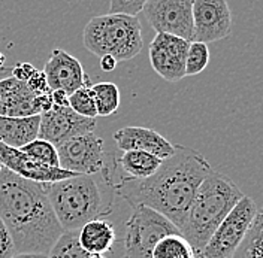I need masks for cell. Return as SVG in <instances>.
Returning a JSON list of instances; mask_svg holds the SVG:
<instances>
[{
  "instance_id": "6da1fadb",
  "label": "cell",
  "mask_w": 263,
  "mask_h": 258,
  "mask_svg": "<svg viewBox=\"0 0 263 258\" xmlns=\"http://www.w3.org/2000/svg\"><path fill=\"white\" fill-rule=\"evenodd\" d=\"M213 170L196 149L175 145L157 172L145 179H123L114 190L130 206L144 205L160 212L180 230L202 181Z\"/></svg>"
},
{
  "instance_id": "7a4b0ae2",
  "label": "cell",
  "mask_w": 263,
  "mask_h": 258,
  "mask_svg": "<svg viewBox=\"0 0 263 258\" xmlns=\"http://www.w3.org/2000/svg\"><path fill=\"white\" fill-rule=\"evenodd\" d=\"M0 220L16 254H48L65 231L51 208L44 184L18 176L0 164Z\"/></svg>"
},
{
  "instance_id": "3957f363",
  "label": "cell",
  "mask_w": 263,
  "mask_h": 258,
  "mask_svg": "<svg viewBox=\"0 0 263 258\" xmlns=\"http://www.w3.org/2000/svg\"><path fill=\"white\" fill-rule=\"evenodd\" d=\"M242 195L239 187L220 172L211 170L202 181L180 228L196 255Z\"/></svg>"
},
{
  "instance_id": "277c9868",
  "label": "cell",
  "mask_w": 263,
  "mask_h": 258,
  "mask_svg": "<svg viewBox=\"0 0 263 258\" xmlns=\"http://www.w3.org/2000/svg\"><path fill=\"white\" fill-rule=\"evenodd\" d=\"M54 215L63 230H80L105 213L103 199L91 175H75L44 184Z\"/></svg>"
},
{
  "instance_id": "5b68a950",
  "label": "cell",
  "mask_w": 263,
  "mask_h": 258,
  "mask_svg": "<svg viewBox=\"0 0 263 258\" xmlns=\"http://www.w3.org/2000/svg\"><path fill=\"white\" fill-rule=\"evenodd\" d=\"M87 51L98 55H112L117 62H129L144 47L138 15L106 14L91 18L82 32Z\"/></svg>"
},
{
  "instance_id": "8992f818",
  "label": "cell",
  "mask_w": 263,
  "mask_h": 258,
  "mask_svg": "<svg viewBox=\"0 0 263 258\" xmlns=\"http://www.w3.org/2000/svg\"><path fill=\"white\" fill-rule=\"evenodd\" d=\"M132 208L130 218L126 221L124 258H151L153 249L160 239L181 233L178 227L160 212L144 205Z\"/></svg>"
},
{
  "instance_id": "52a82bcc",
  "label": "cell",
  "mask_w": 263,
  "mask_h": 258,
  "mask_svg": "<svg viewBox=\"0 0 263 258\" xmlns=\"http://www.w3.org/2000/svg\"><path fill=\"white\" fill-rule=\"evenodd\" d=\"M257 206L248 195H242L233 209L224 216L220 226L215 228L213 236L203 246L196 258H230L238 246L244 241L251 226Z\"/></svg>"
},
{
  "instance_id": "ba28073f",
  "label": "cell",
  "mask_w": 263,
  "mask_h": 258,
  "mask_svg": "<svg viewBox=\"0 0 263 258\" xmlns=\"http://www.w3.org/2000/svg\"><path fill=\"white\" fill-rule=\"evenodd\" d=\"M59 167L77 175H95L105 169V142L95 131L75 136L57 146Z\"/></svg>"
},
{
  "instance_id": "9c48e42d",
  "label": "cell",
  "mask_w": 263,
  "mask_h": 258,
  "mask_svg": "<svg viewBox=\"0 0 263 258\" xmlns=\"http://www.w3.org/2000/svg\"><path fill=\"white\" fill-rule=\"evenodd\" d=\"M142 12L157 33L193 41V0H147Z\"/></svg>"
},
{
  "instance_id": "30bf717a",
  "label": "cell",
  "mask_w": 263,
  "mask_h": 258,
  "mask_svg": "<svg viewBox=\"0 0 263 258\" xmlns=\"http://www.w3.org/2000/svg\"><path fill=\"white\" fill-rule=\"evenodd\" d=\"M190 41L169 33H157L149 44V63L154 72L167 82L185 78V57Z\"/></svg>"
},
{
  "instance_id": "8fae6325",
  "label": "cell",
  "mask_w": 263,
  "mask_h": 258,
  "mask_svg": "<svg viewBox=\"0 0 263 258\" xmlns=\"http://www.w3.org/2000/svg\"><path fill=\"white\" fill-rule=\"evenodd\" d=\"M232 11L228 0H193V41L211 44L229 37Z\"/></svg>"
},
{
  "instance_id": "7c38bea8",
  "label": "cell",
  "mask_w": 263,
  "mask_h": 258,
  "mask_svg": "<svg viewBox=\"0 0 263 258\" xmlns=\"http://www.w3.org/2000/svg\"><path fill=\"white\" fill-rule=\"evenodd\" d=\"M96 129V118H85L77 113L70 106H52L49 111L41 113L37 137L45 139L52 145L63 142Z\"/></svg>"
},
{
  "instance_id": "4fadbf2b",
  "label": "cell",
  "mask_w": 263,
  "mask_h": 258,
  "mask_svg": "<svg viewBox=\"0 0 263 258\" xmlns=\"http://www.w3.org/2000/svg\"><path fill=\"white\" fill-rule=\"evenodd\" d=\"M0 164L9 169L11 172H14L18 176L41 184L57 182L77 175L62 167H54L45 163L37 162L30 155L20 151L18 148H11L2 142H0Z\"/></svg>"
},
{
  "instance_id": "5bb4252c",
  "label": "cell",
  "mask_w": 263,
  "mask_h": 258,
  "mask_svg": "<svg viewBox=\"0 0 263 258\" xmlns=\"http://www.w3.org/2000/svg\"><path fill=\"white\" fill-rule=\"evenodd\" d=\"M44 73L51 91L63 90L67 94H72L75 90L88 85V76L80 60L60 48L52 49Z\"/></svg>"
},
{
  "instance_id": "9a60e30c",
  "label": "cell",
  "mask_w": 263,
  "mask_h": 258,
  "mask_svg": "<svg viewBox=\"0 0 263 258\" xmlns=\"http://www.w3.org/2000/svg\"><path fill=\"white\" fill-rule=\"evenodd\" d=\"M112 139L117 144V148L121 149L123 152L132 149L145 151L160 157L162 160L169 158L175 151V145H172L156 130L147 129V127H138V126L123 127L115 131Z\"/></svg>"
},
{
  "instance_id": "2e32d148",
  "label": "cell",
  "mask_w": 263,
  "mask_h": 258,
  "mask_svg": "<svg viewBox=\"0 0 263 258\" xmlns=\"http://www.w3.org/2000/svg\"><path fill=\"white\" fill-rule=\"evenodd\" d=\"M36 93L27 84L16 78L5 76L0 80V115L5 116H32L41 115L36 105Z\"/></svg>"
},
{
  "instance_id": "e0dca14e",
  "label": "cell",
  "mask_w": 263,
  "mask_h": 258,
  "mask_svg": "<svg viewBox=\"0 0 263 258\" xmlns=\"http://www.w3.org/2000/svg\"><path fill=\"white\" fill-rule=\"evenodd\" d=\"M41 115L5 116L0 115V142L11 148H21L37 137Z\"/></svg>"
},
{
  "instance_id": "ac0fdd59",
  "label": "cell",
  "mask_w": 263,
  "mask_h": 258,
  "mask_svg": "<svg viewBox=\"0 0 263 258\" xmlns=\"http://www.w3.org/2000/svg\"><path fill=\"white\" fill-rule=\"evenodd\" d=\"M78 241L88 254H106L112 249L117 234L108 220L95 218L78 230Z\"/></svg>"
},
{
  "instance_id": "d6986e66",
  "label": "cell",
  "mask_w": 263,
  "mask_h": 258,
  "mask_svg": "<svg viewBox=\"0 0 263 258\" xmlns=\"http://www.w3.org/2000/svg\"><path fill=\"white\" fill-rule=\"evenodd\" d=\"M117 163L120 169L126 173L124 179L136 181L154 175L163 160L151 152L132 149V151H124Z\"/></svg>"
},
{
  "instance_id": "ffe728a7",
  "label": "cell",
  "mask_w": 263,
  "mask_h": 258,
  "mask_svg": "<svg viewBox=\"0 0 263 258\" xmlns=\"http://www.w3.org/2000/svg\"><path fill=\"white\" fill-rule=\"evenodd\" d=\"M230 258H263V206L257 208L244 241Z\"/></svg>"
},
{
  "instance_id": "44dd1931",
  "label": "cell",
  "mask_w": 263,
  "mask_h": 258,
  "mask_svg": "<svg viewBox=\"0 0 263 258\" xmlns=\"http://www.w3.org/2000/svg\"><path fill=\"white\" fill-rule=\"evenodd\" d=\"M151 258H196V254L190 243L178 233L160 239L153 249Z\"/></svg>"
},
{
  "instance_id": "7402d4cb",
  "label": "cell",
  "mask_w": 263,
  "mask_h": 258,
  "mask_svg": "<svg viewBox=\"0 0 263 258\" xmlns=\"http://www.w3.org/2000/svg\"><path fill=\"white\" fill-rule=\"evenodd\" d=\"M90 88L95 97L98 116H109L118 111L120 90L114 82H98Z\"/></svg>"
},
{
  "instance_id": "603a6c76",
  "label": "cell",
  "mask_w": 263,
  "mask_h": 258,
  "mask_svg": "<svg viewBox=\"0 0 263 258\" xmlns=\"http://www.w3.org/2000/svg\"><path fill=\"white\" fill-rule=\"evenodd\" d=\"M48 258H88L90 254L78 241V230H65L51 246Z\"/></svg>"
},
{
  "instance_id": "cb8c5ba5",
  "label": "cell",
  "mask_w": 263,
  "mask_h": 258,
  "mask_svg": "<svg viewBox=\"0 0 263 258\" xmlns=\"http://www.w3.org/2000/svg\"><path fill=\"white\" fill-rule=\"evenodd\" d=\"M210 63L208 44L192 41L185 57V76H195L202 73Z\"/></svg>"
},
{
  "instance_id": "d4e9b609",
  "label": "cell",
  "mask_w": 263,
  "mask_h": 258,
  "mask_svg": "<svg viewBox=\"0 0 263 258\" xmlns=\"http://www.w3.org/2000/svg\"><path fill=\"white\" fill-rule=\"evenodd\" d=\"M20 151H23L24 154L30 155L32 158L37 160L41 163H45L48 166H54L59 167V155H57V148L52 145L51 142L36 137L30 141L29 144L23 145L21 148H18Z\"/></svg>"
},
{
  "instance_id": "484cf974",
  "label": "cell",
  "mask_w": 263,
  "mask_h": 258,
  "mask_svg": "<svg viewBox=\"0 0 263 258\" xmlns=\"http://www.w3.org/2000/svg\"><path fill=\"white\" fill-rule=\"evenodd\" d=\"M69 106L85 118H98V109L90 85L81 87L69 94Z\"/></svg>"
},
{
  "instance_id": "4316f807",
  "label": "cell",
  "mask_w": 263,
  "mask_h": 258,
  "mask_svg": "<svg viewBox=\"0 0 263 258\" xmlns=\"http://www.w3.org/2000/svg\"><path fill=\"white\" fill-rule=\"evenodd\" d=\"M145 3L147 0H109V14L138 15Z\"/></svg>"
},
{
  "instance_id": "83f0119b",
  "label": "cell",
  "mask_w": 263,
  "mask_h": 258,
  "mask_svg": "<svg viewBox=\"0 0 263 258\" xmlns=\"http://www.w3.org/2000/svg\"><path fill=\"white\" fill-rule=\"evenodd\" d=\"M15 254V243L12 241V236L8 227L0 220V258H12Z\"/></svg>"
},
{
  "instance_id": "f1b7e54d",
  "label": "cell",
  "mask_w": 263,
  "mask_h": 258,
  "mask_svg": "<svg viewBox=\"0 0 263 258\" xmlns=\"http://www.w3.org/2000/svg\"><path fill=\"white\" fill-rule=\"evenodd\" d=\"M26 84H27V87L32 90L33 93H36V94L51 93V90H49L48 87V82H47V76H45L44 70H37V69H36L34 73L30 76V80L26 82Z\"/></svg>"
},
{
  "instance_id": "f546056e",
  "label": "cell",
  "mask_w": 263,
  "mask_h": 258,
  "mask_svg": "<svg viewBox=\"0 0 263 258\" xmlns=\"http://www.w3.org/2000/svg\"><path fill=\"white\" fill-rule=\"evenodd\" d=\"M34 70H36V67L33 65H30V63H16V65L12 67L11 73H12V76L16 78L18 81L27 82L30 80V76L34 73Z\"/></svg>"
},
{
  "instance_id": "4dcf8cb0",
  "label": "cell",
  "mask_w": 263,
  "mask_h": 258,
  "mask_svg": "<svg viewBox=\"0 0 263 258\" xmlns=\"http://www.w3.org/2000/svg\"><path fill=\"white\" fill-rule=\"evenodd\" d=\"M36 105H37V108H39L41 113L49 111V109L54 106V102H52V96H51V93L37 94V96H36Z\"/></svg>"
},
{
  "instance_id": "1f68e13d",
  "label": "cell",
  "mask_w": 263,
  "mask_h": 258,
  "mask_svg": "<svg viewBox=\"0 0 263 258\" xmlns=\"http://www.w3.org/2000/svg\"><path fill=\"white\" fill-rule=\"evenodd\" d=\"M54 106H69V94L63 90H54L51 91Z\"/></svg>"
},
{
  "instance_id": "d6a6232c",
  "label": "cell",
  "mask_w": 263,
  "mask_h": 258,
  "mask_svg": "<svg viewBox=\"0 0 263 258\" xmlns=\"http://www.w3.org/2000/svg\"><path fill=\"white\" fill-rule=\"evenodd\" d=\"M117 60H115L112 55L106 54V55H102L100 57V69L103 72H112L115 67H117Z\"/></svg>"
},
{
  "instance_id": "836d02e7",
  "label": "cell",
  "mask_w": 263,
  "mask_h": 258,
  "mask_svg": "<svg viewBox=\"0 0 263 258\" xmlns=\"http://www.w3.org/2000/svg\"><path fill=\"white\" fill-rule=\"evenodd\" d=\"M12 258H48L45 254H15Z\"/></svg>"
},
{
  "instance_id": "e575fe53",
  "label": "cell",
  "mask_w": 263,
  "mask_h": 258,
  "mask_svg": "<svg viewBox=\"0 0 263 258\" xmlns=\"http://www.w3.org/2000/svg\"><path fill=\"white\" fill-rule=\"evenodd\" d=\"M5 65H6V57L0 52V69H3Z\"/></svg>"
},
{
  "instance_id": "d590c367",
  "label": "cell",
  "mask_w": 263,
  "mask_h": 258,
  "mask_svg": "<svg viewBox=\"0 0 263 258\" xmlns=\"http://www.w3.org/2000/svg\"><path fill=\"white\" fill-rule=\"evenodd\" d=\"M88 258H106V257H105V254H90V257Z\"/></svg>"
}]
</instances>
